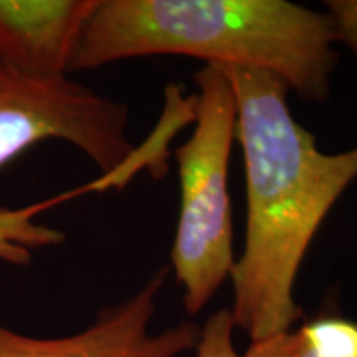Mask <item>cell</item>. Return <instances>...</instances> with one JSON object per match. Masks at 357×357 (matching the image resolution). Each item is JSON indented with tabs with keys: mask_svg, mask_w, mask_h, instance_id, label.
<instances>
[{
	"mask_svg": "<svg viewBox=\"0 0 357 357\" xmlns=\"http://www.w3.org/2000/svg\"><path fill=\"white\" fill-rule=\"evenodd\" d=\"M243 357H357V323L323 316L296 329L252 341Z\"/></svg>",
	"mask_w": 357,
	"mask_h": 357,
	"instance_id": "7",
	"label": "cell"
},
{
	"mask_svg": "<svg viewBox=\"0 0 357 357\" xmlns=\"http://www.w3.org/2000/svg\"><path fill=\"white\" fill-rule=\"evenodd\" d=\"M195 128L176 149L181 211L171 263L190 314L207 306L234 270L229 162L235 141L236 98L222 68L195 73Z\"/></svg>",
	"mask_w": 357,
	"mask_h": 357,
	"instance_id": "3",
	"label": "cell"
},
{
	"mask_svg": "<svg viewBox=\"0 0 357 357\" xmlns=\"http://www.w3.org/2000/svg\"><path fill=\"white\" fill-rule=\"evenodd\" d=\"M236 98L235 139L243 153L247 234L235 260V328L252 341L303 318L294 283L307 248L342 192L357 178V146L328 154L293 118L289 86L271 71L218 66Z\"/></svg>",
	"mask_w": 357,
	"mask_h": 357,
	"instance_id": "1",
	"label": "cell"
},
{
	"mask_svg": "<svg viewBox=\"0 0 357 357\" xmlns=\"http://www.w3.org/2000/svg\"><path fill=\"white\" fill-rule=\"evenodd\" d=\"M328 13L287 0H96L71 71L154 55L278 75L306 101L329 96L339 55Z\"/></svg>",
	"mask_w": 357,
	"mask_h": 357,
	"instance_id": "2",
	"label": "cell"
},
{
	"mask_svg": "<svg viewBox=\"0 0 357 357\" xmlns=\"http://www.w3.org/2000/svg\"><path fill=\"white\" fill-rule=\"evenodd\" d=\"M234 316L230 310H218L208 316L200 328L199 342L195 346L197 357H243L234 346Z\"/></svg>",
	"mask_w": 357,
	"mask_h": 357,
	"instance_id": "9",
	"label": "cell"
},
{
	"mask_svg": "<svg viewBox=\"0 0 357 357\" xmlns=\"http://www.w3.org/2000/svg\"><path fill=\"white\" fill-rule=\"evenodd\" d=\"M160 268L136 294L106 307L82 333L33 337L0 324V357H177L195 349L200 328L194 323L151 333L158 296L167 280Z\"/></svg>",
	"mask_w": 357,
	"mask_h": 357,
	"instance_id": "5",
	"label": "cell"
},
{
	"mask_svg": "<svg viewBox=\"0 0 357 357\" xmlns=\"http://www.w3.org/2000/svg\"><path fill=\"white\" fill-rule=\"evenodd\" d=\"M96 0H0V61L29 78L68 77Z\"/></svg>",
	"mask_w": 357,
	"mask_h": 357,
	"instance_id": "6",
	"label": "cell"
},
{
	"mask_svg": "<svg viewBox=\"0 0 357 357\" xmlns=\"http://www.w3.org/2000/svg\"><path fill=\"white\" fill-rule=\"evenodd\" d=\"M324 6L333 22L336 42L346 43L357 55V0H328Z\"/></svg>",
	"mask_w": 357,
	"mask_h": 357,
	"instance_id": "10",
	"label": "cell"
},
{
	"mask_svg": "<svg viewBox=\"0 0 357 357\" xmlns=\"http://www.w3.org/2000/svg\"><path fill=\"white\" fill-rule=\"evenodd\" d=\"M128 106L68 77L29 78L0 61V169L30 147L63 141L86 155L102 177L134 153Z\"/></svg>",
	"mask_w": 357,
	"mask_h": 357,
	"instance_id": "4",
	"label": "cell"
},
{
	"mask_svg": "<svg viewBox=\"0 0 357 357\" xmlns=\"http://www.w3.org/2000/svg\"><path fill=\"white\" fill-rule=\"evenodd\" d=\"M75 194H63L45 202L24 205L19 208L0 207V261L15 266H26L32 261V253L38 248L60 247L66 236L61 230L38 223L40 213Z\"/></svg>",
	"mask_w": 357,
	"mask_h": 357,
	"instance_id": "8",
	"label": "cell"
}]
</instances>
